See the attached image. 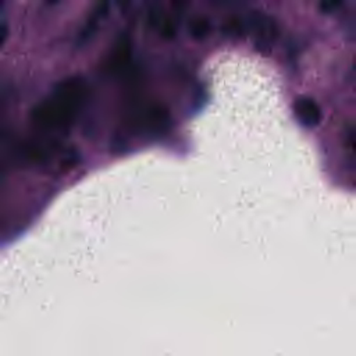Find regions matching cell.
<instances>
[{
	"label": "cell",
	"instance_id": "6da1fadb",
	"mask_svg": "<svg viewBox=\"0 0 356 356\" xmlns=\"http://www.w3.org/2000/svg\"><path fill=\"white\" fill-rule=\"evenodd\" d=\"M86 95L88 88L82 78L72 76L58 82L51 95L32 110L33 124L44 132L68 129L81 111Z\"/></svg>",
	"mask_w": 356,
	"mask_h": 356
},
{
	"label": "cell",
	"instance_id": "8fae6325",
	"mask_svg": "<svg viewBox=\"0 0 356 356\" xmlns=\"http://www.w3.org/2000/svg\"><path fill=\"white\" fill-rule=\"evenodd\" d=\"M171 4H174V6H177V7H179V6H184V4H186L189 0H168Z\"/></svg>",
	"mask_w": 356,
	"mask_h": 356
},
{
	"label": "cell",
	"instance_id": "7c38bea8",
	"mask_svg": "<svg viewBox=\"0 0 356 356\" xmlns=\"http://www.w3.org/2000/svg\"><path fill=\"white\" fill-rule=\"evenodd\" d=\"M1 1H3V3H4V1H6V0H1Z\"/></svg>",
	"mask_w": 356,
	"mask_h": 356
},
{
	"label": "cell",
	"instance_id": "30bf717a",
	"mask_svg": "<svg viewBox=\"0 0 356 356\" xmlns=\"http://www.w3.org/2000/svg\"><path fill=\"white\" fill-rule=\"evenodd\" d=\"M131 3H132V0H118V4H120L121 10H125Z\"/></svg>",
	"mask_w": 356,
	"mask_h": 356
},
{
	"label": "cell",
	"instance_id": "ba28073f",
	"mask_svg": "<svg viewBox=\"0 0 356 356\" xmlns=\"http://www.w3.org/2000/svg\"><path fill=\"white\" fill-rule=\"evenodd\" d=\"M342 0H318V6L324 13H332L335 11Z\"/></svg>",
	"mask_w": 356,
	"mask_h": 356
},
{
	"label": "cell",
	"instance_id": "5b68a950",
	"mask_svg": "<svg viewBox=\"0 0 356 356\" xmlns=\"http://www.w3.org/2000/svg\"><path fill=\"white\" fill-rule=\"evenodd\" d=\"M131 60V42L127 36H122L114 46L107 63L106 71L108 74H120Z\"/></svg>",
	"mask_w": 356,
	"mask_h": 356
},
{
	"label": "cell",
	"instance_id": "8992f818",
	"mask_svg": "<svg viewBox=\"0 0 356 356\" xmlns=\"http://www.w3.org/2000/svg\"><path fill=\"white\" fill-rule=\"evenodd\" d=\"M210 29H211V24L204 17H195L191 19V22L188 25L189 35L197 40L204 39L210 33Z\"/></svg>",
	"mask_w": 356,
	"mask_h": 356
},
{
	"label": "cell",
	"instance_id": "7a4b0ae2",
	"mask_svg": "<svg viewBox=\"0 0 356 356\" xmlns=\"http://www.w3.org/2000/svg\"><path fill=\"white\" fill-rule=\"evenodd\" d=\"M170 125V113L160 103L134 106L125 117V128L135 135H159Z\"/></svg>",
	"mask_w": 356,
	"mask_h": 356
},
{
	"label": "cell",
	"instance_id": "3957f363",
	"mask_svg": "<svg viewBox=\"0 0 356 356\" xmlns=\"http://www.w3.org/2000/svg\"><path fill=\"white\" fill-rule=\"evenodd\" d=\"M245 22L246 32L253 39L254 47L260 53L268 54L278 38V25L275 19L261 11H254L245 19Z\"/></svg>",
	"mask_w": 356,
	"mask_h": 356
},
{
	"label": "cell",
	"instance_id": "9c48e42d",
	"mask_svg": "<svg viewBox=\"0 0 356 356\" xmlns=\"http://www.w3.org/2000/svg\"><path fill=\"white\" fill-rule=\"evenodd\" d=\"M348 145L349 149L352 152V157H353V163L356 165V128H352L348 134Z\"/></svg>",
	"mask_w": 356,
	"mask_h": 356
},
{
	"label": "cell",
	"instance_id": "277c9868",
	"mask_svg": "<svg viewBox=\"0 0 356 356\" xmlns=\"http://www.w3.org/2000/svg\"><path fill=\"white\" fill-rule=\"evenodd\" d=\"M293 114L298 122L306 128H313L321 121L318 104L309 96H299L293 102Z\"/></svg>",
	"mask_w": 356,
	"mask_h": 356
},
{
	"label": "cell",
	"instance_id": "52a82bcc",
	"mask_svg": "<svg viewBox=\"0 0 356 356\" xmlns=\"http://www.w3.org/2000/svg\"><path fill=\"white\" fill-rule=\"evenodd\" d=\"M224 32L225 35H229V36H242L243 33H246V22L245 19H239V18H232L229 19L225 25H224Z\"/></svg>",
	"mask_w": 356,
	"mask_h": 356
}]
</instances>
